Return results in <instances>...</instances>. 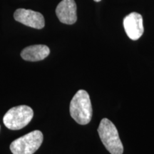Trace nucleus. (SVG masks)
<instances>
[{"instance_id": "39448f33", "label": "nucleus", "mask_w": 154, "mask_h": 154, "mask_svg": "<svg viewBox=\"0 0 154 154\" xmlns=\"http://www.w3.org/2000/svg\"><path fill=\"white\" fill-rule=\"evenodd\" d=\"M15 20L30 27L41 29L45 25L44 18L41 13L30 9H18L14 14Z\"/></svg>"}, {"instance_id": "7ed1b4c3", "label": "nucleus", "mask_w": 154, "mask_h": 154, "mask_svg": "<svg viewBox=\"0 0 154 154\" xmlns=\"http://www.w3.org/2000/svg\"><path fill=\"white\" fill-rule=\"evenodd\" d=\"M34 116V111L28 106L21 105L11 108L5 113L4 124L11 130L22 129L29 124Z\"/></svg>"}, {"instance_id": "1a4fd4ad", "label": "nucleus", "mask_w": 154, "mask_h": 154, "mask_svg": "<svg viewBox=\"0 0 154 154\" xmlns=\"http://www.w3.org/2000/svg\"><path fill=\"white\" fill-rule=\"evenodd\" d=\"M94 1H95V2H99L101 1V0H94Z\"/></svg>"}, {"instance_id": "423d86ee", "label": "nucleus", "mask_w": 154, "mask_h": 154, "mask_svg": "<svg viewBox=\"0 0 154 154\" xmlns=\"http://www.w3.org/2000/svg\"><path fill=\"white\" fill-rule=\"evenodd\" d=\"M124 27L127 36L136 41L143 35L144 32L143 17L137 12H132L124 19Z\"/></svg>"}, {"instance_id": "f03ea898", "label": "nucleus", "mask_w": 154, "mask_h": 154, "mask_svg": "<svg viewBox=\"0 0 154 154\" xmlns=\"http://www.w3.org/2000/svg\"><path fill=\"white\" fill-rule=\"evenodd\" d=\"M101 142L111 154H122L124 146L116 127L108 119H103L98 128Z\"/></svg>"}, {"instance_id": "0eeeda50", "label": "nucleus", "mask_w": 154, "mask_h": 154, "mask_svg": "<svg viewBox=\"0 0 154 154\" xmlns=\"http://www.w3.org/2000/svg\"><path fill=\"white\" fill-rule=\"evenodd\" d=\"M56 14L63 24H74L77 20L76 5L74 0H62L56 9Z\"/></svg>"}, {"instance_id": "f257e3e1", "label": "nucleus", "mask_w": 154, "mask_h": 154, "mask_svg": "<svg viewBox=\"0 0 154 154\" xmlns=\"http://www.w3.org/2000/svg\"><path fill=\"white\" fill-rule=\"evenodd\" d=\"M71 116L80 125L88 124L91 120L92 106L88 94L79 90L72 99L69 106Z\"/></svg>"}, {"instance_id": "20e7f679", "label": "nucleus", "mask_w": 154, "mask_h": 154, "mask_svg": "<svg viewBox=\"0 0 154 154\" xmlns=\"http://www.w3.org/2000/svg\"><path fill=\"white\" fill-rule=\"evenodd\" d=\"M43 134L40 131H34L14 140L10 145L13 154H34L43 142Z\"/></svg>"}, {"instance_id": "6e6552de", "label": "nucleus", "mask_w": 154, "mask_h": 154, "mask_svg": "<svg viewBox=\"0 0 154 154\" xmlns=\"http://www.w3.org/2000/svg\"><path fill=\"white\" fill-rule=\"evenodd\" d=\"M50 54L49 48L46 45H32L22 50L21 57L28 61H42L47 58Z\"/></svg>"}]
</instances>
